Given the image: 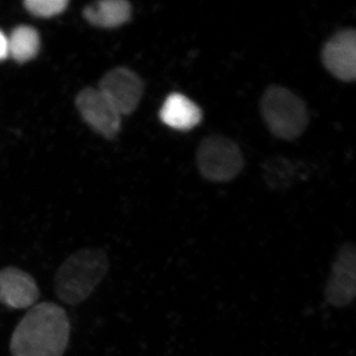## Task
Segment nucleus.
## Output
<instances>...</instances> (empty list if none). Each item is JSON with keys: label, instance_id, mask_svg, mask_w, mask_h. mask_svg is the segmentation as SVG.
Listing matches in <instances>:
<instances>
[{"label": "nucleus", "instance_id": "nucleus-1", "mask_svg": "<svg viewBox=\"0 0 356 356\" xmlns=\"http://www.w3.org/2000/svg\"><path fill=\"white\" fill-rule=\"evenodd\" d=\"M70 334L67 312L51 302L33 306L14 330L13 356H63Z\"/></svg>", "mask_w": 356, "mask_h": 356}, {"label": "nucleus", "instance_id": "nucleus-4", "mask_svg": "<svg viewBox=\"0 0 356 356\" xmlns=\"http://www.w3.org/2000/svg\"><path fill=\"white\" fill-rule=\"evenodd\" d=\"M196 165L200 175L213 182L235 179L242 172L245 159L242 149L224 136L204 138L196 151Z\"/></svg>", "mask_w": 356, "mask_h": 356}, {"label": "nucleus", "instance_id": "nucleus-12", "mask_svg": "<svg viewBox=\"0 0 356 356\" xmlns=\"http://www.w3.org/2000/svg\"><path fill=\"white\" fill-rule=\"evenodd\" d=\"M9 56L17 62L31 60L38 54L40 38L36 30L28 26L16 28L8 38Z\"/></svg>", "mask_w": 356, "mask_h": 356}, {"label": "nucleus", "instance_id": "nucleus-3", "mask_svg": "<svg viewBox=\"0 0 356 356\" xmlns=\"http://www.w3.org/2000/svg\"><path fill=\"white\" fill-rule=\"evenodd\" d=\"M261 113L268 130L281 140L298 139L309 124L305 102L280 86H268L262 95Z\"/></svg>", "mask_w": 356, "mask_h": 356}, {"label": "nucleus", "instance_id": "nucleus-7", "mask_svg": "<svg viewBox=\"0 0 356 356\" xmlns=\"http://www.w3.org/2000/svg\"><path fill=\"white\" fill-rule=\"evenodd\" d=\"M323 65L332 76L343 83L356 77V32L346 28L332 35L321 53Z\"/></svg>", "mask_w": 356, "mask_h": 356}, {"label": "nucleus", "instance_id": "nucleus-14", "mask_svg": "<svg viewBox=\"0 0 356 356\" xmlns=\"http://www.w3.org/2000/svg\"><path fill=\"white\" fill-rule=\"evenodd\" d=\"M9 56L8 38L0 31V60H6Z\"/></svg>", "mask_w": 356, "mask_h": 356}, {"label": "nucleus", "instance_id": "nucleus-6", "mask_svg": "<svg viewBox=\"0 0 356 356\" xmlns=\"http://www.w3.org/2000/svg\"><path fill=\"white\" fill-rule=\"evenodd\" d=\"M98 90L122 116L133 113L139 106L144 84L132 70L118 67L105 74Z\"/></svg>", "mask_w": 356, "mask_h": 356}, {"label": "nucleus", "instance_id": "nucleus-2", "mask_svg": "<svg viewBox=\"0 0 356 356\" xmlns=\"http://www.w3.org/2000/svg\"><path fill=\"white\" fill-rule=\"evenodd\" d=\"M106 254L98 248H83L70 255L55 277L58 298L70 306L83 303L108 273Z\"/></svg>", "mask_w": 356, "mask_h": 356}, {"label": "nucleus", "instance_id": "nucleus-5", "mask_svg": "<svg viewBox=\"0 0 356 356\" xmlns=\"http://www.w3.org/2000/svg\"><path fill=\"white\" fill-rule=\"evenodd\" d=\"M356 252L353 243L339 248L332 264L331 273L325 288L330 305L344 308L355 300L356 292Z\"/></svg>", "mask_w": 356, "mask_h": 356}, {"label": "nucleus", "instance_id": "nucleus-8", "mask_svg": "<svg viewBox=\"0 0 356 356\" xmlns=\"http://www.w3.org/2000/svg\"><path fill=\"white\" fill-rule=\"evenodd\" d=\"M76 106L84 120L105 137L113 138L120 130L121 115L98 89L81 91Z\"/></svg>", "mask_w": 356, "mask_h": 356}, {"label": "nucleus", "instance_id": "nucleus-11", "mask_svg": "<svg viewBox=\"0 0 356 356\" xmlns=\"http://www.w3.org/2000/svg\"><path fill=\"white\" fill-rule=\"evenodd\" d=\"M132 8L125 0H102L86 7L84 16L91 24L103 28L118 27L127 22Z\"/></svg>", "mask_w": 356, "mask_h": 356}, {"label": "nucleus", "instance_id": "nucleus-10", "mask_svg": "<svg viewBox=\"0 0 356 356\" xmlns=\"http://www.w3.org/2000/svg\"><path fill=\"white\" fill-rule=\"evenodd\" d=\"M202 110L195 102L181 93H172L166 97L159 118L170 128L189 131L202 121Z\"/></svg>", "mask_w": 356, "mask_h": 356}, {"label": "nucleus", "instance_id": "nucleus-9", "mask_svg": "<svg viewBox=\"0 0 356 356\" xmlns=\"http://www.w3.org/2000/svg\"><path fill=\"white\" fill-rule=\"evenodd\" d=\"M39 297L38 285L30 274L13 266L0 270V303L13 309L32 308Z\"/></svg>", "mask_w": 356, "mask_h": 356}, {"label": "nucleus", "instance_id": "nucleus-13", "mask_svg": "<svg viewBox=\"0 0 356 356\" xmlns=\"http://www.w3.org/2000/svg\"><path fill=\"white\" fill-rule=\"evenodd\" d=\"M25 7L30 13L39 17H51L67 8V0H27Z\"/></svg>", "mask_w": 356, "mask_h": 356}]
</instances>
